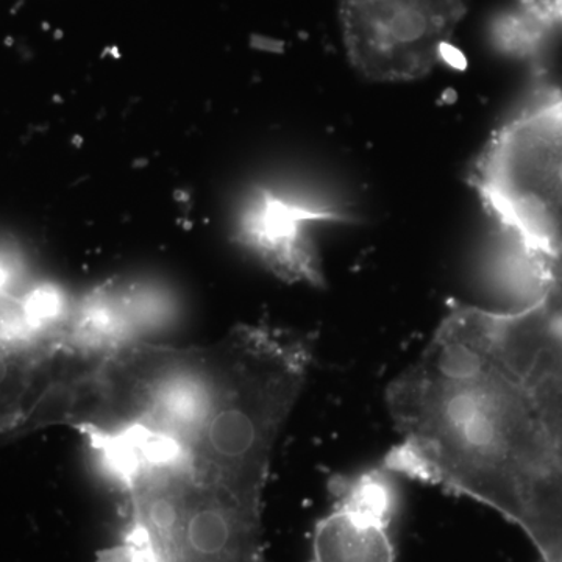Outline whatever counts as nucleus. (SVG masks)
I'll return each mask as SVG.
<instances>
[{
    "label": "nucleus",
    "mask_w": 562,
    "mask_h": 562,
    "mask_svg": "<svg viewBox=\"0 0 562 562\" xmlns=\"http://www.w3.org/2000/svg\"><path fill=\"white\" fill-rule=\"evenodd\" d=\"M539 553H541L546 562H562V532L560 536H557L552 542L542 547Z\"/></svg>",
    "instance_id": "423d86ee"
},
{
    "label": "nucleus",
    "mask_w": 562,
    "mask_h": 562,
    "mask_svg": "<svg viewBox=\"0 0 562 562\" xmlns=\"http://www.w3.org/2000/svg\"><path fill=\"white\" fill-rule=\"evenodd\" d=\"M333 509L313 532L310 562H395L390 528L397 512L394 473L382 468L336 475Z\"/></svg>",
    "instance_id": "39448f33"
},
{
    "label": "nucleus",
    "mask_w": 562,
    "mask_h": 562,
    "mask_svg": "<svg viewBox=\"0 0 562 562\" xmlns=\"http://www.w3.org/2000/svg\"><path fill=\"white\" fill-rule=\"evenodd\" d=\"M111 475L128 494L131 520L95 562H268L265 490L198 471L188 450L125 462Z\"/></svg>",
    "instance_id": "f257e3e1"
},
{
    "label": "nucleus",
    "mask_w": 562,
    "mask_h": 562,
    "mask_svg": "<svg viewBox=\"0 0 562 562\" xmlns=\"http://www.w3.org/2000/svg\"><path fill=\"white\" fill-rule=\"evenodd\" d=\"M358 216L341 202L261 188L239 214L238 243L277 277L291 283L325 286L312 228L322 224H351Z\"/></svg>",
    "instance_id": "20e7f679"
},
{
    "label": "nucleus",
    "mask_w": 562,
    "mask_h": 562,
    "mask_svg": "<svg viewBox=\"0 0 562 562\" xmlns=\"http://www.w3.org/2000/svg\"><path fill=\"white\" fill-rule=\"evenodd\" d=\"M350 65L372 81H409L438 66L468 0H338Z\"/></svg>",
    "instance_id": "7ed1b4c3"
},
{
    "label": "nucleus",
    "mask_w": 562,
    "mask_h": 562,
    "mask_svg": "<svg viewBox=\"0 0 562 562\" xmlns=\"http://www.w3.org/2000/svg\"><path fill=\"white\" fill-rule=\"evenodd\" d=\"M7 376H9V360L5 355L0 353V384L5 382Z\"/></svg>",
    "instance_id": "0eeeda50"
},
{
    "label": "nucleus",
    "mask_w": 562,
    "mask_h": 562,
    "mask_svg": "<svg viewBox=\"0 0 562 562\" xmlns=\"http://www.w3.org/2000/svg\"><path fill=\"white\" fill-rule=\"evenodd\" d=\"M468 181L509 246L562 280V90L539 91L506 121Z\"/></svg>",
    "instance_id": "f03ea898"
}]
</instances>
